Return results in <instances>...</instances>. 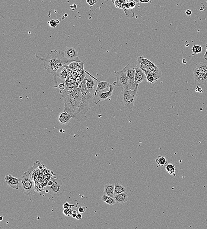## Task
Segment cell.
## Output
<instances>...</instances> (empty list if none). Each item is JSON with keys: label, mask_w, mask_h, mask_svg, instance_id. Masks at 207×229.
I'll return each instance as SVG.
<instances>
[{"label": "cell", "mask_w": 207, "mask_h": 229, "mask_svg": "<svg viewBox=\"0 0 207 229\" xmlns=\"http://www.w3.org/2000/svg\"><path fill=\"white\" fill-rule=\"evenodd\" d=\"M36 57L43 62L44 67L46 71L53 74V83L55 84L58 83V71L65 65L71 63L65 59L64 52L57 50H52L45 58L37 55H36Z\"/></svg>", "instance_id": "cell-1"}, {"label": "cell", "mask_w": 207, "mask_h": 229, "mask_svg": "<svg viewBox=\"0 0 207 229\" xmlns=\"http://www.w3.org/2000/svg\"><path fill=\"white\" fill-rule=\"evenodd\" d=\"M79 87L81 92V101L79 109L73 117L78 121L83 122L88 119L95 102L93 95L90 93L87 88L85 77L80 84Z\"/></svg>", "instance_id": "cell-2"}, {"label": "cell", "mask_w": 207, "mask_h": 229, "mask_svg": "<svg viewBox=\"0 0 207 229\" xmlns=\"http://www.w3.org/2000/svg\"><path fill=\"white\" fill-rule=\"evenodd\" d=\"M64 111L73 117L80 107L82 93L80 88L73 89L71 93L63 97Z\"/></svg>", "instance_id": "cell-3"}, {"label": "cell", "mask_w": 207, "mask_h": 229, "mask_svg": "<svg viewBox=\"0 0 207 229\" xmlns=\"http://www.w3.org/2000/svg\"><path fill=\"white\" fill-rule=\"evenodd\" d=\"M139 85H136L133 90L129 88L122 90L118 95L117 99L123 105V108L128 112H131L133 111L134 103L136 101Z\"/></svg>", "instance_id": "cell-4"}, {"label": "cell", "mask_w": 207, "mask_h": 229, "mask_svg": "<svg viewBox=\"0 0 207 229\" xmlns=\"http://www.w3.org/2000/svg\"><path fill=\"white\" fill-rule=\"evenodd\" d=\"M20 188L22 191L27 195L35 194L36 192L35 181L32 179L29 168L20 178Z\"/></svg>", "instance_id": "cell-5"}, {"label": "cell", "mask_w": 207, "mask_h": 229, "mask_svg": "<svg viewBox=\"0 0 207 229\" xmlns=\"http://www.w3.org/2000/svg\"><path fill=\"white\" fill-rule=\"evenodd\" d=\"M46 187L49 193L54 196H60L63 194L65 190L63 183L56 177H51L48 182Z\"/></svg>", "instance_id": "cell-6"}, {"label": "cell", "mask_w": 207, "mask_h": 229, "mask_svg": "<svg viewBox=\"0 0 207 229\" xmlns=\"http://www.w3.org/2000/svg\"><path fill=\"white\" fill-rule=\"evenodd\" d=\"M116 81L113 82V85L115 86L121 87L124 89L129 88L128 86V78L127 71L126 67L120 71H115Z\"/></svg>", "instance_id": "cell-7"}, {"label": "cell", "mask_w": 207, "mask_h": 229, "mask_svg": "<svg viewBox=\"0 0 207 229\" xmlns=\"http://www.w3.org/2000/svg\"><path fill=\"white\" fill-rule=\"evenodd\" d=\"M86 85L90 93L92 95L95 94L99 80L86 71Z\"/></svg>", "instance_id": "cell-8"}, {"label": "cell", "mask_w": 207, "mask_h": 229, "mask_svg": "<svg viewBox=\"0 0 207 229\" xmlns=\"http://www.w3.org/2000/svg\"><path fill=\"white\" fill-rule=\"evenodd\" d=\"M64 55L65 59L71 63L73 62H81L79 59L78 52L72 47H67L64 52Z\"/></svg>", "instance_id": "cell-9"}, {"label": "cell", "mask_w": 207, "mask_h": 229, "mask_svg": "<svg viewBox=\"0 0 207 229\" xmlns=\"http://www.w3.org/2000/svg\"><path fill=\"white\" fill-rule=\"evenodd\" d=\"M114 90V86L110 85L109 90L106 92H98L93 95L94 102L96 105L99 104L100 102L104 101L109 97H111L113 95V92Z\"/></svg>", "instance_id": "cell-10"}, {"label": "cell", "mask_w": 207, "mask_h": 229, "mask_svg": "<svg viewBox=\"0 0 207 229\" xmlns=\"http://www.w3.org/2000/svg\"><path fill=\"white\" fill-rule=\"evenodd\" d=\"M127 71L128 78V86L129 89L133 90L136 88L135 84V73L136 69L132 66L130 64H128L126 66Z\"/></svg>", "instance_id": "cell-11"}, {"label": "cell", "mask_w": 207, "mask_h": 229, "mask_svg": "<svg viewBox=\"0 0 207 229\" xmlns=\"http://www.w3.org/2000/svg\"><path fill=\"white\" fill-rule=\"evenodd\" d=\"M5 180L7 184L12 188L18 190L20 187V179L13 177L11 174L7 175Z\"/></svg>", "instance_id": "cell-12"}, {"label": "cell", "mask_w": 207, "mask_h": 229, "mask_svg": "<svg viewBox=\"0 0 207 229\" xmlns=\"http://www.w3.org/2000/svg\"><path fill=\"white\" fill-rule=\"evenodd\" d=\"M136 69V73H135V84L139 85L143 81L146 80V75L145 72L141 69L135 67Z\"/></svg>", "instance_id": "cell-13"}, {"label": "cell", "mask_w": 207, "mask_h": 229, "mask_svg": "<svg viewBox=\"0 0 207 229\" xmlns=\"http://www.w3.org/2000/svg\"><path fill=\"white\" fill-rule=\"evenodd\" d=\"M196 84L197 85H203L207 83V72L193 74Z\"/></svg>", "instance_id": "cell-14"}, {"label": "cell", "mask_w": 207, "mask_h": 229, "mask_svg": "<svg viewBox=\"0 0 207 229\" xmlns=\"http://www.w3.org/2000/svg\"><path fill=\"white\" fill-rule=\"evenodd\" d=\"M207 72V63L202 62L198 63L196 65L193 69V74Z\"/></svg>", "instance_id": "cell-15"}, {"label": "cell", "mask_w": 207, "mask_h": 229, "mask_svg": "<svg viewBox=\"0 0 207 229\" xmlns=\"http://www.w3.org/2000/svg\"><path fill=\"white\" fill-rule=\"evenodd\" d=\"M142 55H141L137 58L136 67L141 69L146 74L149 71L150 67L143 61L142 60Z\"/></svg>", "instance_id": "cell-16"}, {"label": "cell", "mask_w": 207, "mask_h": 229, "mask_svg": "<svg viewBox=\"0 0 207 229\" xmlns=\"http://www.w3.org/2000/svg\"><path fill=\"white\" fill-rule=\"evenodd\" d=\"M110 85L111 84L109 82H101V81H99L95 93L98 92L109 91L110 88Z\"/></svg>", "instance_id": "cell-17"}, {"label": "cell", "mask_w": 207, "mask_h": 229, "mask_svg": "<svg viewBox=\"0 0 207 229\" xmlns=\"http://www.w3.org/2000/svg\"><path fill=\"white\" fill-rule=\"evenodd\" d=\"M113 198L116 201V203L123 204L127 202L128 199V195L126 192L119 194H114Z\"/></svg>", "instance_id": "cell-18"}, {"label": "cell", "mask_w": 207, "mask_h": 229, "mask_svg": "<svg viewBox=\"0 0 207 229\" xmlns=\"http://www.w3.org/2000/svg\"><path fill=\"white\" fill-rule=\"evenodd\" d=\"M62 67V69L59 73H58V75L59 78H61L63 83H65L69 74V67L67 65H65Z\"/></svg>", "instance_id": "cell-19"}, {"label": "cell", "mask_w": 207, "mask_h": 229, "mask_svg": "<svg viewBox=\"0 0 207 229\" xmlns=\"http://www.w3.org/2000/svg\"><path fill=\"white\" fill-rule=\"evenodd\" d=\"M72 116L70 115L69 113L65 111H63L59 115V122L62 124H67L69 122Z\"/></svg>", "instance_id": "cell-20"}, {"label": "cell", "mask_w": 207, "mask_h": 229, "mask_svg": "<svg viewBox=\"0 0 207 229\" xmlns=\"http://www.w3.org/2000/svg\"><path fill=\"white\" fill-rule=\"evenodd\" d=\"M114 191V184H107L105 186L104 194L113 198Z\"/></svg>", "instance_id": "cell-21"}, {"label": "cell", "mask_w": 207, "mask_h": 229, "mask_svg": "<svg viewBox=\"0 0 207 229\" xmlns=\"http://www.w3.org/2000/svg\"><path fill=\"white\" fill-rule=\"evenodd\" d=\"M126 192V190L124 187L118 183L114 184V194H117Z\"/></svg>", "instance_id": "cell-22"}, {"label": "cell", "mask_w": 207, "mask_h": 229, "mask_svg": "<svg viewBox=\"0 0 207 229\" xmlns=\"http://www.w3.org/2000/svg\"><path fill=\"white\" fill-rule=\"evenodd\" d=\"M102 200L103 202H105L106 204L113 205H115L116 202L113 197H110V196H108L104 194L102 197Z\"/></svg>", "instance_id": "cell-23"}, {"label": "cell", "mask_w": 207, "mask_h": 229, "mask_svg": "<svg viewBox=\"0 0 207 229\" xmlns=\"http://www.w3.org/2000/svg\"><path fill=\"white\" fill-rule=\"evenodd\" d=\"M166 171L170 174V175L176 176V168L174 165L171 164H169L166 165Z\"/></svg>", "instance_id": "cell-24"}, {"label": "cell", "mask_w": 207, "mask_h": 229, "mask_svg": "<svg viewBox=\"0 0 207 229\" xmlns=\"http://www.w3.org/2000/svg\"><path fill=\"white\" fill-rule=\"evenodd\" d=\"M156 164L159 166H164L167 165V161L165 157L159 155L155 160Z\"/></svg>", "instance_id": "cell-25"}, {"label": "cell", "mask_w": 207, "mask_h": 229, "mask_svg": "<svg viewBox=\"0 0 207 229\" xmlns=\"http://www.w3.org/2000/svg\"><path fill=\"white\" fill-rule=\"evenodd\" d=\"M146 80L147 81L148 83H150L153 84L155 83V82H157L156 80L154 79V77H153L152 74H151V72L150 71H148L146 74Z\"/></svg>", "instance_id": "cell-26"}, {"label": "cell", "mask_w": 207, "mask_h": 229, "mask_svg": "<svg viewBox=\"0 0 207 229\" xmlns=\"http://www.w3.org/2000/svg\"><path fill=\"white\" fill-rule=\"evenodd\" d=\"M192 52L195 54H198L202 52V48L201 45H195L192 47Z\"/></svg>", "instance_id": "cell-27"}, {"label": "cell", "mask_w": 207, "mask_h": 229, "mask_svg": "<svg viewBox=\"0 0 207 229\" xmlns=\"http://www.w3.org/2000/svg\"><path fill=\"white\" fill-rule=\"evenodd\" d=\"M142 61H143L148 66L150 67L153 66H154V64L151 62V61H150L149 60L146 59V58H145V57H143V56H142Z\"/></svg>", "instance_id": "cell-28"}, {"label": "cell", "mask_w": 207, "mask_h": 229, "mask_svg": "<svg viewBox=\"0 0 207 229\" xmlns=\"http://www.w3.org/2000/svg\"><path fill=\"white\" fill-rule=\"evenodd\" d=\"M72 212H73V211L72 210V209L70 208H68V209H65L63 212L64 214L66 215V216H70L72 215Z\"/></svg>", "instance_id": "cell-29"}, {"label": "cell", "mask_w": 207, "mask_h": 229, "mask_svg": "<svg viewBox=\"0 0 207 229\" xmlns=\"http://www.w3.org/2000/svg\"><path fill=\"white\" fill-rule=\"evenodd\" d=\"M49 25L50 27L52 28H55V27H57L58 26V24L56 22V21L55 20H51L49 21L48 22Z\"/></svg>", "instance_id": "cell-30"}, {"label": "cell", "mask_w": 207, "mask_h": 229, "mask_svg": "<svg viewBox=\"0 0 207 229\" xmlns=\"http://www.w3.org/2000/svg\"><path fill=\"white\" fill-rule=\"evenodd\" d=\"M98 1V0H86V2L89 5L92 6L95 5Z\"/></svg>", "instance_id": "cell-31"}, {"label": "cell", "mask_w": 207, "mask_h": 229, "mask_svg": "<svg viewBox=\"0 0 207 229\" xmlns=\"http://www.w3.org/2000/svg\"><path fill=\"white\" fill-rule=\"evenodd\" d=\"M59 87L60 90H63L65 89L66 87V85L65 83H62L59 85Z\"/></svg>", "instance_id": "cell-32"}, {"label": "cell", "mask_w": 207, "mask_h": 229, "mask_svg": "<svg viewBox=\"0 0 207 229\" xmlns=\"http://www.w3.org/2000/svg\"><path fill=\"white\" fill-rule=\"evenodd\" d=\"M85 211L86 208L85 207H84V206L80 207V208L78 209V212L79 213H84L85 212Z\"/></svg>", "instance_id": "cell-33"}, {"label": "cell", "mask_w": 207, "mask_h": 229, "mask_svg": "<svg viewBox=\"0 0 207 229\" xmlns=\"http://www.w3.org/2000/svg\"><path fill=\"white\" fill-rule=\"evenodd\" d=\"M63 208L64 209L70 208V204H69V203H68V202H66V203L64 204L63 205Z\"/></svg>", "instance_id": "cell-34"}, {"label": "cell", "mask_w": 207, "mask_h": 229, "mask_svg": "<svg viewBox=\"0 0 207 229\" xmlns=\"http://www.w3.org/2000/svg\"><path fill=\"white\" fill-rule=\"evenodd\" d=\"M196 92L201 93H203V90H202V88L200 87L199 86H197L196 87Z\"/></svg>", "instance_id": "cell-35"}, {"label": "cell", "mask_w": 207, "mask_h": 229, "mask_svg": "<svg viewBox=\"0 0 207 229\" xmlns=\"http://www.w3.org/2000/svg\"><path fill=\"white\" fill-rule=\"evenodd\" d=\"M78 212H77L76 210H73V212H72V217L73 218H76L77 214H78Z\"/></svg>", "instance_id": "cell-36"}, {"label": "cell", "mask_w": 207, "mask_h": 229, "mask_svg": "<svg viewBox=\"0 0 207 229\" xmlns=\"http://www.w3.org/2000/svg\"><path fill=\"white\" fill-rule=\"evenodd\" d=\"M77 5L75 4L70 6V8H71V9H72V10H73H73H76V9H77Z\"/></svg>", "instance_id": "cell-37"}, {"label": "cell", "mask_w": 207, "mask_h": 229, "mask_svg": "<svg viewBox=\"0 0 207 229\" xmlns=\"http://www.w3.org/2000/svg\"><path fill=\"white\" fill-rule=\"evenodd\" d=\"M129 6L130 7V8L131 7H134V6H135V2H134L133 1H131V2H130V3H129Z\"/></svg>", "instance_id": "cell-38"}, {"label": "cell", "mask_w": 207, "mask_h": 229, "mask_svg": "<svg viewBox=\"0 0 207 229\" xmlns=\"http://www.w3.org/2000/svg\"><path fill=\"white\" fill-rule=\"evenodd\" d=\"M75 218L76 219H78V220H80V219H81L82 218V215L81 214L78 213Z\"/></svg>", "instance_id": "cell-39"}, {"label": "cell", "mask_w": 207, "mask_h": 229, "mask_svg": "<svg viewBox=\"0 0 207 229\" xmlns=\"http://www.w3.org/2000/svg\"><path fill=\"white\" fill-rule=\"evenodd\" d=\"M192 11L190 10H189V9H188L186 11V15H187V16H190L192 14Z\"/></svg>", "instance_id": "cell-40"}, {"label": "cell", "mask_w": 207, "mask_h": 229, "mask_svg": "<svg viewBox=\"0 0 207 229\" xmlns=\"http://www.w3.org/2000/svg\"><path fill=\"white\" fill-rule=\"evenodd\" d=\"M141 2L143 3H146L148 2H149L150 0H139Z\"/></svg>", "instance_id": "cell-41"}, {"label": "cell", "mask_w": 207, "mask_h": 229, "mask_svg": "<svg viewBox=\"0 0 207 229\" xmlns=\"http://www.w3.org/2000/svg\"><path fill=\"white\" fill-rule=\"evenodd\" d=\"M204 58L205 60L207 61V47L205 53V55H204Z\"/></svg>", "instance_id": "cell-42"}, {"label": "cell", "mask_w": 207, "mask_h": 229, "mask_svg": "<svg viewBox=\"0 0 207 229\" xmlns=\"http://www.w3.org/2000/svg\"><path fill=\"white\" fill-rule=\"evenodd\" d=\"M183 63H184V64H186V60H185V59H183Z\"/></svg>", "instance_id": "cell-43"}, {"label": "cell", "mask_w": 207, "mask_h": 229, "mask_svg": "<svg viewBox=\"0 0 207 229\" xmlns=\"http://www.w3.org/2000/svg\"><path fill=\"white\" fill-rule=\"evenodd\" d=\"M56 22L57 23V24H59V23H60V22H59V20H56Z\"/></svg>", "instance_id": "cell-44"}, {"label": "cell", "mask_w": 207, "mask_h": 229, "mask_svg": "<svg viewBox=\"0 0 207 229\" xmlns=\"http://www.w3.org/2000/svg\"><path fill=\"white\" fill-rule=\"evenodd\" d=\"M2 220V217H1V220Z\"/></svg>", "instance_id": "cell-45"}, {"label": "cell", "mask_w": 207, "mask_h": 229, "mask_svg": "<svg viewBox=\"0 0 207 229\" xmlns=\"http://www.w3.org/2000/svg\"><path fill=\"white\" fill-rule=\"evenodd\" d=\"M206 47H207V43H206Z\"/></svg>", "instance_id": "cell-46"}]
</instances>
